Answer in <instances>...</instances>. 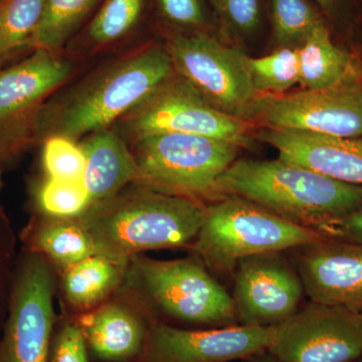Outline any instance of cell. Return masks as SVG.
<instances>
[{
	"instance_id": "obj_1",
	"label": "cell",
	"mask_w": 362,
	"mask_h": 362,
	"mask_svg": "<svg viewBox=\"0 0 362 362\" xmlns=\"http://www.w3.org/2000/svg\"><path fill=\"white\" fill-rule=\"evenodd\" d=\"M175 74L165 47L151 45L131 52L45 102L37 119L35 143L52 136L78 142L108 129Z\"/></svg>"
},
{
	"instance_id": "obj_2",
	"label": "cell",
	"mask_w": 362,
	"mask_h": 362,
	"mask_svg": "<svg viewBox=\"0 0 362 362\" xmlns=\"http://www.w3.org/2000/svg\"><path fill=\"white\" fill-rule=\"evenodd\" d=\"M216 199L237 195L320 233L362 209V187L276 160H235L216 181ZM322 235V233H321Z\"/></svg>"
},
{
	"instance_id": "obj_3",
	"label": "cell",
	"mask_w": 362,
	"mask_h": 362,
	"mask_svg": "<svg viewBox=\"0 0 362 362\" xmlns=\"http://www.w3.org/2000/svg\"><path fill=\"white\" fill-rule=\"evenodd\" d=\"M136 185L93 204L80 218L98 255L123 265L140 252L185 246L195 240L204 220L199 202Z\"/></svg>"
},
{
	"instance_id": "obj_4",
	"label": "cell",
	"mask_w": 362,
	"mask_h": 362,
	"mask_svg": "<svg viewBox=\"0 0 362 362\" xmlns=\"http://www.w3.org/2000/svg\"><path fill=\"white\" fill-rule=\"evenodd\" d=\"M324 238L249 199L226 195L204 207V220L194 250L204 265L230 274L240 259L294 250Z\"/></svg>"
},
{
	"instance_id": "obj_5",
	"label": "cell",
	"mask_w": 362,
	"mask_h": 362,
	"mask_svg": "<svg viewBox=\"0 0 362 362\" xmlns=\"http://www.w3.org/2000/svg\"><path fill=\"white\" fill-rule=\"evenodd\" d=\"M138 185L199 202L216 201L220 176L237 160L240 147L206 136L160 133L131 139Z\"/></svg>"
},
{
	"instance_id": "obj_6",
	"label": "cell",
	"mask_w": 362,
	"mask_h": 362,
	"mask_svg": "<svg viewBox=\"0 0 362 362\" xmlns=\"http://www.w3.org/2000/svg\"><path fill=\"white\" fill-rule=\"evenodd\" d=\"M62 52L33 49L20 63L0 69V168L35 143L40 111L77 70Z\"/></svg>"
},
{
	"instance_id": "obj_7",
	"label": "cell",
	"mask_w": 362,
	"mask_h": 362,
	"mask_svg": "<svg viewBox=\"0 0 362 362\" xmlns=\"http://www.w3.org/2000/svg\"><path fill=\"white\" fill-rule=\"evenodd\" d=\"M133 273L145 294L173 318L206 328L238 324L232 296L201 259H137Z\"/></svg>"
},
{
	"instance_id": "obj_8",
	"label": "cell",
	"mask_w": 362,
	"mask_h": 362,
	"mask_svg": "<svg viewBox=\"0 0 362 362\" xmlns=\"http://www.w3.org/2000/svg\"><path fill=\"white\" fill-rule=\"evenodd\" d=\"M117 123L130 140L145 135L181 133L206 136L240 148L251 144V123L214 108L176 74Z\"/></svg>"
},
{
	"instance_id": "obj_9",
	"label": "cell",
	"mask_w": 362,
	"mask_h": 362,
	"mask_svg": "<svg viewBox=\"0 0 362 362\" xmlns=\"http://www.w3.org/2000/svg\"><path fill=\"white\" fill-rule=\"evenodd\" d=\"M243 120L269 129L362 137V82L291 94H258Z\"/></svg>"
},
{
	"instance_id": "obj_10",
	"label": "cell",
	"mask_w": 362,
	"mask_h": 362,
	"mask_svg": "<svg viewBox=\"0 0 362 362\" xmlns=\"http://www.w3.org/2000/svg\"><path fill=\"white\" fill-rule=\"evenodd\" d=\"M165 49L176 75L214 108L243 120L258 95L247 74L244 52L201 32L173 33L166 40Z\"/></svg>"
},
{
	"instance_id": "obj_11",
	"label": "cell",
	"mask_w": 362,
	"mask_h": 362,
	"mask_svg": "<svg viewBox=\"0 0 362 362\" xmlns=\"http://www.w3.org/2000/svg\"><path fill=\"white\" fill-rule=\"evenodd\" d=\"M267 351L280 362H354L362 352V313L309 300L276 326Z\"/></svg>"
},
{
	"instance_id": "obj_12",
	"label": "cell",
	"mask_w": 362,
	"mask_h": 362,
	"mask_svg": "<svg viewBox=\"0 0 362 362\" xmlns=\"http://www.w3.org/2000/svg\"><path fill=\"white\" fill-rule=\"evenodd\" d=\"M233 273L232 298L240 325H280L299 310L306 295L294 262L283 252L240 259Z\"/></svg>"
},
{
	"instance_id": "obj_13",
	"label": "cell",
	"mask_w": 362,
	"mask_h": 362,
	"mask_svg": "<svg viewBox=\"0 0 362 362\" xmlns=\"http://www.w3.org/2000/svg\"><path fill=\"white\" fill-rule=\"evenodd\" d=\"M52 279L40 255L26 259L16 287L0 362H47L52 345Z\"/></svg>"
},
{
	"instance_id": "obj_14",
	"label": "cell",
	"mask_w": 362,
	"mask_h": 362,
	"mask_svg": "<svg viewBox=\"0 0 362 362\" xmlns=\"http://www.w3.org/2000/svg\"><path fill=\"white\" fill-rule=\"evenodd\" d=\"M275 327L237 324L190 330L157 324L147 335L145 362H240L267 351Z\"/></svg>"
},
{
	"instance_id": "obj_15",
	"label": "cell",
	"mask_w": 362,
	"mask_h": 362,
	"mask_svg": "<svg viewBox=\"0 0 362 362\" xmlns=\"http://www.w3.org/2000/svg\"><path fill=\"white\" fill-rule=\"evenodd\" d=\"M293 251L310 301L362 313V245L325 237Z\"/></svg>"
},
{
	"instance_id": "obj_16",
	"label": "cell",
	"mask_w": 362,
	"mask_h": 362,
	"mask_svg": "<svg viewBox=\"0 0 362 362\" xmlns=\"http://www.w3.org/2000/svg\"><path fill=\"white\" fill-rule=\"evenodd\" d=\"M258 136L277 150L281 160L362 187V137H337L269 128Z\"/></svg>"
},
{
	"instance_id": "obj_17",
	"label": "cell",
	"mask_w": 362,
	"mask_h": 362,
	"mask_svg": "<svg viewBox=\"0 0 362 362\" xmlns=\"http://www.w3.org/2000/svg\"><path fill=\"white\" fill-rule=\"evenodd\" d=\"M86 157L83 183L90 206L111 199L137 182L138 169L125 138L116 129H104L88 135L80 143Z\"/></svg>"
},
{
	"instance_id": "obj_18",
	"label": "cell",
	"mask_w": 362,
	"mask_h": 362,
	"mask_svg": "<svg viewBox=\"0 0 362 362\" xmlns=\"http://www.w3.org/2000/svg\"><path fill=\"white\" fill-rule=\"evenodd\" d=\"M299 85L303 90H321L349 82H362L361 59L335 44L324 21L297 47Z\"/></svg>"
},
{
	"instance_id": "obj_19",
	"label": "cell",
	"mask_w": 362,
	"mask_h": 362,
	"mask_svg": "<svg viewBox=\"0 0 362 362\" xmlns=\"http://www.w3.org/2000/svg\"><path fill=\"white\" fill-rule=\"evenodd\" d=\"M80 327L95 356L109 361L139 354L148 335L142 321L119 304L105 305L83 317Z\"/></svg>"
},
{
	"instance_id": "obj_20",
	"label": "cell",
	"mask_w": 362,
	"mask_h": 362,
	"mask_svg": "<svg viewBox=\"0 0 362 362\" xmlns=\"http://www.w3.org/2000/svg\"><path fill=\"white\" fill-rule=\"evenodd\" d=\"M123 266L103 255H94L69 267L64 277L69 301L78 307L101 301L118 284Z\"/></svg>"
},
{
	"instance_id": "obj_21",
	"label": "cell",
	"mask_w": 362,
	"mask_h": 362,
	"mask_svg": "<svg viewBox=\"0 0 362 362\" xmlns=\"http://www.w3.org/2000/svg\"><path fill=\"white\" fill-rule=\"evenodd\" d=\"M100 0H45L30 49L62 52Z\"/></svg>"
},
{
	"instance_id": "obj_22",
	"label": "cell",
	"mask_w": 362,
	"mask_h": 362,
	"mask_svg": "<svg viewBox=\"0 0 362 362\" xmlns=\"http://www.w3.org/2000/svg\"><path fill=\"white\" fill-rule=\"evenodd\" d=\"M45 0H4L0 4V69L21 52L30 49V40L42 18Z\"/></svg>"
},
{
	"instance_id": "obj_23",
	"label": "cell",
	"mask_w": 362,
	"mask_h": 362,
	"mask_svg": "<svg viewBox=\"0 0 362 362\" xmlns=\"http://www.w3.org/2000/svg\"><path fill=\"white\" fill-rule=\"evenodd\" d=\"M35 240L40 252L66 269L98 255L94 240L80 221L64 218L47 223Z\"/></svg>"
},
{
	"instance_id": "obj_24",
	"label": "cell",
	"mask_w": 362,
	"mask_h": 362,
	"mask_svg": "<svg viewBox=\"0 0 362 362\" xmlns=\"http://www.w3.org/2000/svg\"><path fill=\"white\" fill-rule=\"evenodd\" d=\"M146 0H105L90 21L85 40L96 49L127 37L139 23Z\"/></svg>"
},
{
	"instance_id": "obj_25",
	"label": "cell",
	"mask_w": 362,
	"mask_h": 362,
	"mask_svg": "<svg viewBox=\"0 0 362 362\" xmlns=\"http://www.w3.org/2000/svg\"><path fill=\"white\" fill-rule=\"evenodd\" d=\"M252 87L258 94L281 95L299 84L300 66L297 47H281L263 57L245 59Z\"/></svg>"
},
{
	"instance_id": "obj_26",
	"label": "cell",
	"mask_w": 362,
	"mask_h": 362,
	"mask_svg": "<svg viewBox=\"0 0 362 362\" xmlns=\"http://www.w3.org/2000/svg\"><path fill=\"white\" fill-rule=\"evenodd\" d=\"M272 26L281 47H300L320 21L308 0H270Z\"/></svg>"
},
{
	"instance_id": "obj_27",
	"label": "cell",
	"mask_w": 362,
	"mask_h": 362,
	"mask_svg": "<svg viewBox=\"0 0 362 362\" xmlns=\"http://www.w3.org/2000/svg\"><path fill=\"white\" fill-rule=\"evenodd\" d=\"M37 202L42 211L59 218L81 216L90 206L89 194L83 181L47 178L40 185Z\"/></svg>"
},
{
	"instance_id": "obj_28",
	"label": "cell",
	"mask_w": 362,
	"mask_h": 362,
	"mask_svg": "<svg viewBox=\"0 0 362 362\" xmlns=\"http://www.w3.org/2000/svg\"><path fill=\"white\" fill-rule=\"evenodd\" d=\"M42 144V165L47 178L83 181L86 157L80 143L63 136H52Z\"/></svg>"
},
{
	"instance_id": "obj_29",
	"label": "cell",
	"mask_w": 362,
	"mask_h": 362,
	"mask_svg": "<svg viewBox=\"0 0 362 362\" xmlns=\"http://www.w3.org/2000/svg\"><path fill=\"white\" fill-rule=\"evenodd\" d=\"M223 25L238 35H249L262 21L259 0H209Z\"/></svg>"
},
{
	"instance_id": "obj_30",
	"label": "cell",
	"mask_w": 362,
	"mask_h": 362,
	"mask_svg": "<svg viewBox=\"0 0 362 362\" xmlns=\"http://www.w3.org/2000/svg\"><path fill=\"white\" fill-rule=\"evenodd\" d=\"M162 18L173 25L202 28L206 25V8L202 0H157Z\"/></svg>"
},
{
	"instance_id": "obj_31",
	"label": "cell",
	"mask_w": 362,
	"mask_h": 362,
	"mask_svg": "<svg viewBox=\"0 0 362 362\" xmlns=\"http://www.w3.org/2000/svg\"><path fill=\"white\" fill-rule=\"evenodd\" d=\"M87 346L80 326L66 325L52 340L47 362H89Z\"/></svg>"
},
{
	"instance_id": "obj_32",
	"label": "cell",
	"mask_w": 362,
	"mask_h": 362,
	"mask_svg": "<svg viewBox=\"0 0 362 362\" xmlns=\"http://www.w3.org/2000/svg\"><path fill=\"white\" fill-rule=\"evenodd\" d=\"M321 233L332 239L349 240L362 245V209L326 226Z\"/></svg>"
},
{
	"instance_id": "obj_33",
	"label": "cell",
	"mask_w": 362,
	"mask_h": 362,
	"mask_svg": "<svg viewBox=\"0 0 362 362\" xmlns=\"http://www.w3.org/2000/svg\"><path fill=\"white\" fill-rule=\"evenodd\" d=\"M312 1L315 2L324 13L330 16V14L334 13L337 8H339L341 0H312Z\"/></svg>"
},
{
	"instance_id": "obj_34",
	"label": "cell",
	"mask_w": 362,
	"mask_h": 362,
	"mask_svg": "<svg viewBox=\"0 0 362 362\" xmlns=\"http://www.w3.org/2000/svg\"><path fill=\"white\" fill-rule=\"evenodd\" d=\"M240 362H280L268 351L261 352Z\"/></svg>"
},
{
	"instance_id": "obj_35",
	"label": "cell",
	"mask_w": 362,
	"mask_h": 362,
	"mask_svg": "<svg viewBox=\"0 0 362 362\" xmlns=\"http://www.w3.org/2000/svg\"><path fill=\"white\" fill-rule=\"evenodd\" d=\"M356 42H357V49L356 54L361 59L362 63V0L361 4V20H359L358 30H357V35H356Z\"/></svg>"
},
{
	"instance_id": "obj_36",
	"label": "cell",
	"mask_w": 362,
	"mask_h": 362,
	"mask_svg": "<svg viewBox=\"0 0 362 362\" xmlns=\"http://www.w3.org/2000/svg\"><path fill=\"white\" fill-rule=\"evenodd\" d=\"M354 362H362V352H361V356H359L358 357H357V358L356 359V361H354Z\"/></svg>"
},
{
	"instance_id": "obj_37",
	"label": "cell",
	"mask_w": 362,
	"mask_h": 362,
	"mask_svg": "<svg viewBox=\"0 0 362 362\" xmlns=\"http://www.w3.org/2000/svg\"><path fill=\"white\" fill-rule=\"evenodd\" d=\"M2 171H4V170H2L1 168H0V188H1V187H2V180H1Z\"/></svg>"
},
{
	"instance_id": "obj_38",
	"label": "cell",
	"mask_w": 362,
	"mask_h": 362,
	"mask_svg": "<svg viewBox=\"0 0 362 362\" xmlns=\"http://www.w3.org/2000/svg\"><path fill=\"white\" fill-rule=\"evenodd\" d=\"M4 0H0V4H1L2 2H4Z\"/></svg>"
}]
</instances>
